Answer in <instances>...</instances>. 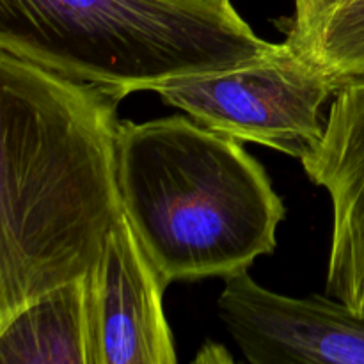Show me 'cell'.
I'll use <instances>...</instances> for the list:
<instances>
[{
    "label": "cell",
    "mask_w": 364,
    "mask_h": 364,
    "mask_svg": "<svg viewBox=\"0 0 364 364\" xmlns=\"http://www.w3.org/2000/svg\"><path fill=\"white\" fill-rule=\"evenodd\" d=\"M333 205L326 294L364 311V78L334 92L318 146L302 160Z\"/></svg>",
    "instance_id": "obj_7"
},
{
    "label": "cell",
    "mask_w": 364,
    "mask_h": 364,
    "mask_svg": "<svg viewBox=\"0 0 364 364\" xmlns=\"http://www.w3.org/2000/svg\"><path fill=\"white\" fill-rule=\"evenodd\" d=\"M121 212L160 279L230 277L272 255L283 199L240 141L181 114L119 121Z\"/></svg>",
    "instance_id": "obj_2"
},
{
    "label": "cell",
    "mask_w": 364,
    "mask_h": 364,
    "mask_svg": "<svg viewBox=\"0 0 364 364\" xmlns=\"http://www.w3.org/2000/svg\"><path fill=\"white\" fill-rule=\"evenodd\" d=\"M231 363L233 358L226 352V348L220 345L208 341L205 347L199 350V354L194 358V363Z\"/></svg>",
    "instance_id": "obj_11"
},
{
    "label": "cell",
    "mask_w": 364,
    "mask_h": 364,
    "mask_svg": "<svg viewBox=\"0 0 364 364\" xmlns=\"http://www.w3.org/2000/svg\"><path fill=\"white\" fill-rule=\"evenodd\" d=\"M119 102L0 52V334L98 262L121 213Z\"/></svg>",
    "instance_id": "obj_1"
},
{
    "label": "cell",
    "mask_w": 364,
    "mask_h": 364,
    "mask_svg": "<svg viewBox=\"0 0 364 364\" xmlns=\"http://www.w3.org/2000/svg\"><path fill=\"white\" fill-rule=\"evenodd\" d=\"M281 48L231 0H0V52L121 100Z\"/></svg>",
    "instance_id": "obj_3"
},
{
    "label": "cell",
    "mask_w": 364,
    "mask_h": 364,
    "mask_svg": "<svg viewBox=\"0 0 364 364\" xmlns=\"http://www.w3.org/2000/svg\"><path fill=\"white\" fill-rule=\"evenodd\" d=\"M334 2L336 0H294V14L283 18L277 23V27L287 34L284 41L294 46L304 41L309 32L315 28L316 21Z\"/></svg>",
    "instance_id": "obj_10"
},
{
    "label": "cell",
    "mask_w": 364,
    "mask_h": 364,
    "mask_svg": "<svg viewBox=\"0 0 364 364\" xmlns=\"http://www.w3.org/2000/svg\"><path fill=\"white\" fill-rule=\"evenodd\" d=\"M294 48L329 73L338 87L364 78V0H336Z\"/></svg>",
    "instance_id": "obj_9"
},
{
    "label": "cell",
    "mask_w": 364,
    "mask_h": 364,
    "mask_svg": "<svg viewBox=\"0 0 364 364\" xmlns=\"http://www.w3.org/2000/svg\"><path fill=\"white\" fill-rule=\"evenodd\" d=\"M0 364H89L87 274L11 320L0 334Z\"/></svg>",
    "instance_id": "obj_8"
},
{
    "label": "cell",
    "mask_w": 364,
    "mask_h": 364,
    "mask_svg": "<svg viewBox=\"0 0 364 364\" xmlns=\"http://www.w3.org/2000/svg\"><path fill=\"white\" fill-rule=\"evenodd\" d=\"M167 284L121 212L87 274L89 364H174Z\"/></svg>",
    "instance_id": "obj_6"
},
{
    "label": "cell",
    "mask_w": 364,
    "mask_h": 364,
    "mask_svg": "<svg viewBox=\"0 0 364 364\" xmlns=\"http://www.w3.org/2000/svg\"><path fill=\"white\" fill-rule=\"evenodd\" d=\"M217 313L252 364H364V311L329 295L288 297L242 270L226 277Z\"/></svg>",
    "instance_id": "obj_5"
},
{
    "label": "cell",
    "mask_w": 364,
    "mask_h": 364,
    "mask_svg": "<svg viewBox=\"0 0 364 364\" xmlns=\"http://www.w3.org/2000/svg\"><path fill=\"white\" fill-rule=\"evenodd\" d=\"M338 84L288 41L270 59L230 71L176 78L153 92L203 127L302 160L323 134L320 109Z\"/></svg>",
    "instance_id": "obj_4"
}]
</instances>
